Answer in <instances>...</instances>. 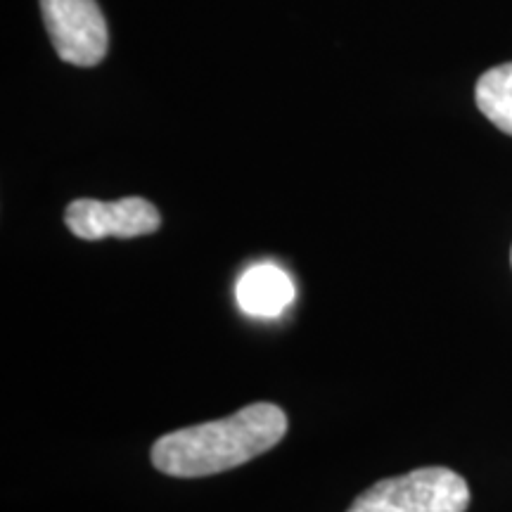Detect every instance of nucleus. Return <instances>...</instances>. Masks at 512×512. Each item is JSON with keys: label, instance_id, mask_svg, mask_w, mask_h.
<instances>
[{"label": "nucleus", "instance_id": "nucleus-2", "mask_svg": "<svg viewBox=\"0 0 512 512\" xmlns=\"http://www.w3.org/2000/svg\"><path fill=\"white\" fill-rule=\"evenodd\" d=\"M470 486L448 467H420L382 479L351 503L347 512H465Z\"/></svg>", "mask_w": 512, "mask_h": 512}, {"label": "nucleus", "instance_id": "nucleus-6", "mask_svg": "<svg viewBox=\"0 0 512 512\" xmlns=\"http://www.w3.org/2000/svg\"><path fill=\"white\" fill-rule=\"evenodd\" d=\"M475 98L479 112L496 128L512 136V62L482 74Z\"/></svg>", "mask_w": 512, "mask_h": 512}, {"label": "nucleus", "instance_id": "nucleus-1", "mask_svg": "<svg viewBox=\"0 0 512 512\" xmlns=\"http://www.w3.org/2000/svg\"><path fill=\"white\" fill-rule=\"evenodd\" d=\"M287 415L275 403H249L223 420L164 434L152 446V465L169 477H209L233 470L283 441Z\"/></svg>", "mask_w": 512, "mask_h": 512}, {"label": "nucleus", "instance_id": "nucleus-5", "mask_svg": "<svg viewBox=\"0 0 512 512\" xmlns=\"http://www.w3.org/2000/svg\"><path fill=\"white\" fill-rule=\"evenodd\" d=\"M292 278L275 264H256L240 275L235 299L240 309L256 318H278L294 302Z\"/></svg>", "mask_w": 512, "mask_h": 512}, {"label": "nucleus", "instance_id": "nucleus-3", "mask_svg": "<svg viewBox=\"0 0 512 512\" xmlns=\"http://www.w3.org/2000/svg\"><path fill=\"white\" fill-rule=\"evenodd\" d=\"M43 24L62 62L95 67L110 48L107 22L95 0H41Z\"/></svg>", "mask_w": 512, "mask_h": 512}, {"label": "nucleus", "instance_id": "nucleus-7", "mask_svg": "<svg viewBox=\"0 0 512 512\" xmlns=\"http://www.w3.org/2000/svg\"><path fill=\"white\" fill-rule=\"evenodd\" d=\"M510 261H512V252H510Z\"/></svg>", "mask_w": 512, "mask_h": 512}, {"label": "nucleus", "instance_id": "nucleus-4", "mask_svg": "<svg viewBox=\"0 0 512 512\" xmlns=\"http://www.w3.org/2000/svg\"><path fill=\"white\" fill-rule=\"evenodd\" d=\"M64 223L81 240L140 238L162 226V214L143 197H124L119 202L76 200L64 211Z\"/></svg>", "mask_w": 512, "mask_h": 512}]
</instances>
